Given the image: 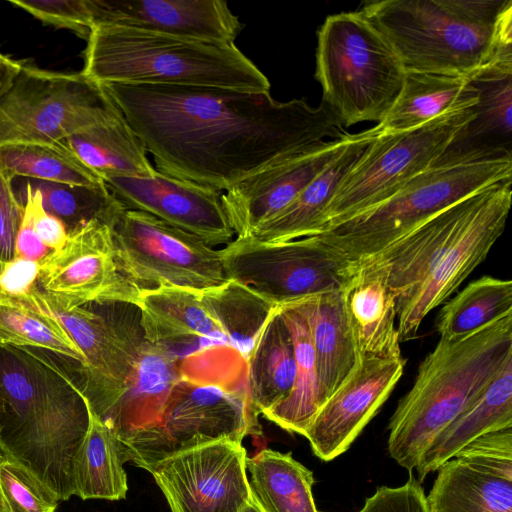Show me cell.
Here are the masks:
<instances>
[{"instance_id":"6da1fadb","label":"cell","mask_w":512,"mask_h":512,"mask_svg":"<svg viewBox=\"0 0 512 512\" xmlns=\"http://www.w3.org/2000/svg\"><path fill=\"white\" fill-rule=\"evenodd\" d=\"M161 173L219 192L280 160L348 134L324 103L270 91L103 85Z\"/></svg>"},{"instance_id":"7a4b0ae2","label":"cell","mask_w":512,"mask_h":512,"mask_svg":"<svg viewBox=\"0 0 512 512\" xmlns=\"http://www.w3.org/2000/svg\"><path fill=\"white\" fill-rule=\"evenodd\" d=\"M89 426L80 384L41 349L0 344V452L66 501Z\"/></svg>"},{"instance_id":"3957f363","label":"cell","mask_w":512,"mask_h":512,"mask_svg":"<svg viewBox=\"0 0 512 512\" xmlns=\"http://www.w3.org/2000/svg\"><path fill=\"white\" fill-rule=\"evenodd\" d=\"M181 371L161 422L120 438L127 462L148 471L203 444L262 434L249 396L247 363L235 349L221 346L193 354L182 359Z\"/></svg>"},{"instance_id":"277c9868","label":"cell","mask_w":512,"mask_h":512,"mask_svg":"<svg viewBox=\"0 0 512 512\" xmlns=\"http://www.w3.org/2000/svg\"><path fill=\"white\" fill-rule=\"evenodd\" d=\"M360 11L405 72L468 77L512 48L511 0H382Z\"/></svg>"},{"instance_id":"5b68a950","label":"cell","mask_w":512,"mask_h":512,"mask_svg":"<svg viewBox=\"0 0 512 512\" xmlns=\"http://www.w3.org/2000/svg\"><path fill=\"white\" fill-rule=\"evenodd\" d=\"M512 356V313L473 333L440 338L388 424V452L414 470L434 439Z\"/></svg>"},{"instance_id":"8992f818","label":"cell","mask_w":512,"mask_h":512,"mask_svg":"<svg viewBox=\"0 0 512 512\" xmlns=\"http://www.w3.org/2000/svg\"><path fill=\"white\" fill-rule=\"evenodd\" d=\"M82 73L101 84L167 85L268 92L270 82L234 44L118 25L94 27Z\"/></svg>"},{"instance_id":"52a82bcc","label":"cell","mask_w":512,"mask_h":512,"mask_svg":"<svg viewBox=\"0 0 512 512\" xmlns=\"http://www.w3.org/2000/svg\"><path fill=\"white\" fill-rule=\"evenodd\" d=\"M404 77L398 56L360 10L327 16L318 29L315 78L344 128L381 122Z\"/></svg>"},{"instance_id":"ba28073f","label":"cell","mask_w":512,"mask_h":512,"mask_svg":"<svg viewBox=\"0 0 512 512\" xmlns=\"http://www.w3.org/2000/svg\"><path fill=\"white\" fill-rule=\"evenodd\" d=\"M509 178L510 158L431 166L382 203L313 237L353 267L442 210Z\"/></svg>"},{"instance_id":"9c48e42d","label":"cell","mask_w":512,"mask_h":512,"mask_svg":"<svg viewBox=\"0 0 512 512\" xmlns=\"http://www.w3.org/2000/svg\"><path fill=\"white\" fill-rule=\"evenodd\" d=\"M121 114L105 87L82 72L21 63L0 96V147L59 143Z\"/></svg>"},{"instance_id":"30bf717a","label":"cell","mask_w":512,"mask_h":512,"mask_svg":"<svg viewBox=\"0 0 512 512\" xmlns=\"http://www.w3.org/2000/svg\"><path fill=\"white\" fill-rule=\"evenodd\" d=\"M473 116L472 107L409 130L378 134L342 180L324 213L322 231L382 203L433 166Z\"/></svg>"},{"instance_id":"8fae6325","label":"cell","mask_w":512,"mask_h":512,"mask_svg":"<svg viewBox=\"0 0 512 512\" xmlns=\"http://www.w3.org/2000/svg\"><path fill=\"white\" fill-rule=\"evenodd\" d=\"M53 315L85 357L80 366L83 395L102 419L126 390L144 340L137 306L102 302V308L69 305L38 288L29 298Z\"/></svg>"},{"instance_id":"7c38bea8","label":"cell","mask_w":512,"mask_h":512,"mask_svg":"<svg viewBox=\"0 0 512 512\" xmlns=\"http://www.w3.org/2000/svg\"><path fill=\"white\" fill-rule=\"evenodd\" d=\"M112 233L121 270L141 289L206 291L229 281L220 250L148 213L125 209Z\"/></svg>"},{"instance_id":"4fadbf2b","label":"cell","mask_w":512,"mask_h":512,"mask_svg":"<svg viewBox=\"0 0 512 512\" xmlns=\"http://www.w3.org/2000/svg\"><path fill=\"white\" fill-rule=\"evenodd\" d=\"M220 252L228 279L273 306L345 289L354 276L343 257L313 236L279 243L236 237Z\"/></svg>"},{"instance_id":"5bb4252c","label":"cell","mask_w":512,"mask_h":512,"mask_svg":"<svg viewBox=\"0 0 512 512\" xmlns=\"http://www.w3.org/2000/svg\"><path fill=\"white\" fill-rule=\"evenodd\" d=\"M512 178L479 191L462 228L428 276L397 304L400 341L415 337L424 318L444 303L481 264L505 229L511 206Z\"/></svg>"},{"instance_id":"9a60e30c","label":"cell","mask_w":512,"mask_h":512,"mask_svg":"<svg viewBox=\"0 0 512 512\" xmlns=\"http://www.w3.org/2000/svg\"><path fill=\"white\" fill-rule=\"evenodd\" d=\"M112 226L96 219L69 230L63 246L39 262V288L69 305L122 302L136 306L143 289L121 270Z\"/></svg>"},{"instance_id":"2e32d148","label":"cell","mask_w":512,"mask_h":512,"mask_svg":"<svg viewBox=\"0 0 512 512\" xmlns=\"http://www.w3.org/2000/svg\"><path fill=\"white\" fill-rule=\"evenodd\" d=\"M242 442L220 440L169 456L148 469L171 512H239L252 494Z\"/></svg>"},{"instance_id":"e0dca14e","label":"cell","mask_w":512,"mask_h":512,"mask_svg":"<svg viewBox=\"0 0 512 512\" xmlns=\"http://www.w3.org/2000/svg\"><path fill=\"white\" fill-rule=\"evenodd\" d=\"M436 471L429 512H512V427L473 440Z\"/></svg>"},{"instance_id":"ac0fdd59","label":"cell","mask_w":512,"mask_h":512,"mask_svg":"<svg viewBox=\"0 0 512 512\" xmlns=\"http://www.w3.org/2000/svg\"><path fill=\"white\" fill-rule=\"evenodd\" d=\"M406 359L359 355L357 364L320 407L304 436L313 453L331 461L344 453L400 380Z\"/></svg>"},{"instance_id":"d6986e66","label":"cell","mask_w":512,"mask_h":512,"mask_svg":"<svg viewBox=\"0 0 512 512\" xmlns=\"http://www.w3.org/2000/svg\"><path fill=\"white\" fill-rule=\"evenodd\" d=\"M104 183L126 209L148 213L212 247L226 246L233 239L222 204L223 192L158 170L150 178L113 177Z\"/></svg>"},{"instance_id":"ffe728a7","label":"cell","mask_w":512,"mask_h":512,"mask_svg":"<svg viewBox=\"0 0 512 512\" xmlns=\"http://www.w3.org/2000/svg\"><path fill=\"white\" fill-rule=\"evenodd\" d=\"M352 135L317 143L265 167L222 193V204L237 238L248 237L291 203L341 153Z\"/></svg>"},{"instance_id":"44dd1931","label":"cell","mask_w":512,"mask_h":512,"mask_svg":"<svg viewBox=\"0 0 512 512\" xmlns=\"http://www.w3.org/2000/svg\"><path fill=\"white\" fill-rule=\"evenodd\" d=\"M92 29L118 25L234 44L244 25L222 0H88Z\"/></svg>"},{"instance_id":"7402d4cb","label":"cell","mask_w":512,"mask_h":512,"mask_svg":"<svg viewBox=\"0 0 512 512\" xmlns=\"http://www.w3.org/2000/svg\"><path fill=\"white\" fill-rule=\"evenodd\" d=\"M478 92L473 118L433 166L512 159V48L468 76Z\"/></svg>"},{"instance_id":"603a6c76","label":"cell","mask_w":512,"mask_h":512,"mask_svg":"<svg viewBox=\"0 0 512 512\" xmlns=\"http://www.w3.org/2000/svg\"><path fill=\"white\" fill-rule=\"evenodd\" d=\"M481 190V189H480ZM432 216L354 269L369 265L386 278L397 304L407 297L431 272L474 209L479 191Z\"/></svg>"},{"instance_id":"cb8c5ba5","label":"cell","mask_w":512,"mask_h":512,"mask_svg":"<svg viewBox=\"0 0 512 512\" xmlns=\"http://www.w3.org/2000/svg\"><path fill=\"white\" fill-rule=\"evenodd\" d=\"M136 306L144 338L181 359L214 346H230L205 307L202 291L166 286L143 289Z\"/></svg>"},{"instance_id":"d4e9b609","label":"cell","mask_w":512,"mask_h":512,"mask_svg":"<svg viewBox=\"0 0 512 512\" xmlns=\"http://www.w3.org/2000/svg\"><path fill=\"white\" fill-rule=\"evenodd\" d=\"M377 135V126L353 134L341 153L291 203L245 238L279 243L319 234L324 213L342 180Z\"/></svg>"},{"instance_id":"484cf974","label":"cell","mask_w":512,"mask_h":512,"mask_svg":"<svg viewBox=\"0 0 512 512\" xmlns=\"http://www.w3.org/2000/svg\"><path fill=\"white\" fill-rule=\"evenodd\" d=\"M181 375V358L144 338L125 392L100 420L120 438L157 426Z\"/></svg>"},{"instance_id":"4316f807","label":"cell","mask_w":512,"mask_h":512,"mask_svg":"<svg viewBox=\"0 0 512 512\" xmlns=\"http://www.w3.org/2000/svg\"><path fill=\"white\" fill-rule=\"evenodd\" d=\"M512 427V356L486 387L434 439L422 455L416 479L421 483L464 446L490 432Z\"/></svg>"},{"instance_id":"83f0119b","label":"cell","mask_w":512,"mask_h":512,"mask_svg":"<svg viewBox=\"0 0 512 512\" xmlns=\"http://www.w3.org/2000/svg\"><path fill=\"white\" fill-rule=\"evenodd\" d=\"M346 308L359 355L401 358L397 299L378 269L363 265L344 289Z\"/></svg>"},{"instance_id":"f1b7e54d","label":"cell","mask_w":512,"mask_h":512,"mask_svg":"<svg viewBox=\"0 0 512 512\" xmlns=\"http://www.w3.org/2000/svg\"><path fill=\"white\" fill-rule=\"evenodd\" d=\"M296 303L308 323L321 396L325 402L353 370L359 359L347 313L344 289L319 293Z\"/></svg>"},{"instance_id":"f546056e","label":"cell","mask_w":512,"mask_h":512,"mask_svg":"<svg viewBox=\"0 0 512 512\" xmlns=\"http://www.w3.org/2000/svg\"><path fill=\"white\" fill-rule=\"evenodd\" d=\"M477 101V89L466 76L405 72L400 93L376 125L378 134L409 130L446 113L472 108Z\"/></svg>"},{"instance_id":"4dcf8cb0","label":"cell","mask_w":512,"mask_h":512,"mask_svg":"<svg viewBox=\"0 0 512 512\" xmlns=\"http://www.w3.org/2000/svg\"><path fill=\"white\" fill-rule=\"evenodd\" d=\"M249 396L262 414L284 401L296 376L294 344L279 306L270 312L246 360Z\"/></svg>"},{"instance_id":"1f68e13d","label":"cell","mask_w":512,"mask_h":512,"mask_svg":"<svg viewBox=\"0 0 512 512\" xmlns=\"http://www.w3.org/2000/svg\"><path fill=\"white\" fill-rule=\"evenodd\" d=\"M72 152L103 181L113 177H153L143 140L123 114L81 131L65 141Z\"/></svg>"},{"instance_id":"d6a6232c","label":"cell","mask_w":512,"mask_h":512,"mask_svg":"<svg viewBox=\"0 0 512 512\" xmlns=\"http://www.w3.org/2000/svg\"><path fill=\"white\" fill-rule=\"evenodd\" d=\"M88 404V403H87ZM89 426L72 463L73 496L121 500L128 491L126 456L120 437L90 409Z\"/></svg>"},{"instance_id":"836d02e7","label":"cell","mask_w":512,"mask_h":512,"mask_svg":"<svg viewBox=\"0 0 512 512\" xmlns=\"http://www.w3.org/2000/svg\"><path fill=\"white\" fill-rule=\"evenodd\" d=\"M291 333L296 376L289 396L262 413L282 429L304 436L310 422L323 405L315 352L305 315L296 302L279 306Z\"/></svg>"},{"instance_id":"e575fe53","label":"cell","mask_w":512,"mask_h":512,"mask_svg":"<svg viewBox=\"0 0 512 512\" xmlns=\"http://www.w3.org/2000/svg\"><path fill=\"white\" fill-rule=\"evenodd\" d=\"M251 494L265 512H318L313 473L290 452L269 448L246 458Z\"/></svg>"},{"instance_id":"d590c367","label":"cell","mask_w":512,"mask_h":512,"mask_svg":"<svg viewBox=\"0 0 512 512\" xmlns=\"http://www.w3.org/2000/svg\"><path fill=\"white\" fill-rule=\"evenodd\" d=\"M0 172L10 180L32 179L84 187H104L64 141L0 147Z\"/></svg>"},{"instance_id":"8d00e7d4","label":"cell","mask_w":512,"mask_h":512,"mask_svg":"<svg viewBox=\"0 0 512 512\" xmlns=\"http://www.w3.org/2000/svg\"><path fill=\"white\" fill-rule=\"evenodd\" d=\"M512 313V281L482 276L447 301L438 313L440 338L461 337Z\"/></svg>"},{"instance_id":"74e56055","label":"cell","mask_w":512,"mask_h":512,"mask_svg":"<svg viewBox=\"0 0 512 512\" xmlns=\"http://www.w3.org/2000/svg\"><path fill=\"white\" fill-rule=\"evenodd\" d=\"M0 344L41 349L83 366L85 357L61 323L29 302L0 296Z\"/></svg>"},{"instance_id":"f35d334b","label":"cell","mask_w":512,"mask_h":512,"mask_svg":"<svg viewBox=\"0 0 512 512\" xmlns=\"http://www.w3.org/2000/svg\"><path fill=\"white\" fill-rule=\"evenodd\" d=\"M202 300L221 326L229 345L247 360L257 336L276 306L231 280L202 291Z\"/></svg>"},{"instance_id":"ab89813d","label":"cell","mask_w":512,"mask_h":512,"mask_svg":"<svg viewBox=\"0 0 512 512\" xmlns=\"http://www.w3.org/2000/svg\"><path fill=\"white\" fill-rule=\"evenodd\" d=\"M25 180L40 193L44 209L59 218L68 231L96 219L114 225L126 209L106 186Z\"/></svg>"},{"instance_id":"60d3db41","label":"cell","mask_w":512,"mask_h":512,"mask_svg":"<svg viewBox=\"0 0 512 512\" xmlns=\"http://www.w3.org/2000/svg\"><path fill=\"white\" fill-rule=\"evenodd\" d=\"M0 489L9 512H56L58 497L0 452Z\"/></svg>"},{"instance_id":"b9f144b4","label":"cell","mask_w":512,"mask_h":512,"mask_svg":"<svg viewBox=\"0 0 512 512\" xmlns=\"http://www.w3.org/2000/svg\"><path fill=\"white\" fill-rule=\"evenodd\" d=\"M46 25L67 29L87 40L91 29L88 0H10Z\"/></svg>"},{"instance_id":"7bdbcfd3","label":"cell","mask_w":512,"mask_h":512,"mask_svg":"<svg viewBox=\"0 0 512 512\" xmlns=\"http://www.w3.org/2000/svg\"><path fill=\"white\" fill-rule=\"evenodd\" d=\"M359 512H429V508L421 483L410 474L402 486L377 488Z\"/></svg>"},{"instance_id":"ee69618b","label":"cell","mask_w":512,"mask_h":512,"mask_svg":"<svg viewBox=\"0 0 512 512\" xmlns=\"http://www.w3.org/2000/svg\"><path fill=\"white\" fill-rule=\"evenodd\" d=\"M23 214L12 180L0 172V261L15 258V243Z\"/></svg>"},{"instance_id":"f6af8a7d","label":"cell","mask_w":512,"mask_h":512,"mask_svg":"<svg viewBox=\"0 0 512 512\" xmlns=\"http://www.w3.org/2000/svg\"><path fill=\"white\" fill-rule=\"evenodd\" d=\"M40 263L17 258L0 261V296L16 300L29 298L38 286Z\"/></svg>"},{"instance_id":"bcb514c9","label":"cell","mask_w":512,"mask_h":512,"mask_svg":"<svg viewBox=\"0 0 512 512\" xmlns=\"http://www.w3.org/2000/svg\"><path fill=\"white\" fill-rule=\"evenodd\" d=\"M23 214L15 243V257L40 262L50 250L37 235L29 205L21 201Z\"/></svg>"},{"instance_id":"7dc6e473","label":"cell","mask_w":512,"mask_h":512,"mask_svg":"<svg viewBox=\"0 0 512 512\" xmlns=\"http://www.w3.org/2000/svg\"><path fill=\"white\" fill-rule=\"evenodd\" d=\"M21 63L0 51V96L8 88L20 69Z\"/></svg>"},{"instance_id":"c3c4849f","label":"cell","mask_w":512,"mask_h":512,"mask_svg":"<svg viewBox=\"0 0 512 512\" xmlns=\"http://www.w3.org/2000/svg\"><path fill=\"white\" fill-rule=\"evenodd\" d=\"M239 512H265L251 496L249 502Z\"/></svg>"},{"instance_id":"681fc988","label":"cell","mask_w":512,"mask_h":512,"mask_svg":"<svg viewBox=\"0 0 512 512\" xmlns=\"http://www.w3.org/2000/svg\"><path fill=\"white\" fill-rule=\"evenodd\" d=\"M0 512H9L8 506L6 504V501L3 497V494L0 489Z\"/></svg>"}]
</instances>
